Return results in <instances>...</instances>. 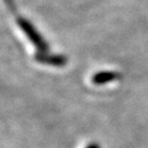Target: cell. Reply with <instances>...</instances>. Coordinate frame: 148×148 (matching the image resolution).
Returning a JSON list of instances; mask_svg holds the SVG:
<instances>
[{"label":"cell","instance_id":"1","mask_svg":"<svg viewBox=\"0 0 148 148\" xmlns=\"http://www.w3.org/2000/svg\"><path fill=\"white\" fill-rule=\"evenodd\" d=\"M16 23L19 24V27H21L22 31L25 33V35L30 38V41H31L41 52H43V53H44V52H47L48 46H47V44H46V42H45L42 38V36L37 33V31L34 29V27L30 23V21H27V20L23 19V18H18V19H16Z\"/></svg>","mask_w":148,"mask_h":148}]
</instances>
